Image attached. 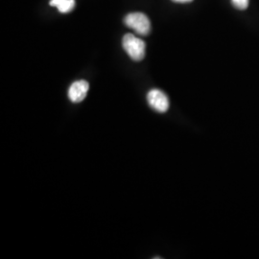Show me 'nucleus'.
<instances>
[{
    "label": "nucleus",
    "mask_w": 259,
    "mask_h": 259,
    "mask_svg": "<svg viewBox=\"0 0 259 259\" xmlns=\"http://www.w3.org/2000/svg\"><path fill=\"white\" fill-rule=\"evenodd\" d=\"M122 46L133 61L140 62L145 57V42L133 34H126L122 39Z\"/></svg>",
    "instance_id": "f257e3e1"
},
{
    "label": "nucleus",
    "mask_w": 259,
    "mask_h": 259,
    "mask_svg": "<svg viewBox=\"0 0 259 259\" xmlns=\"http://www.w3.org/2000/svg\"><path fill=\"white\" fill-rule=\"evenodd\" d=\"M125 25L135 30L139 35L147 36L151 31V22L148 17L142 13H132L124 19Z\"/></svg>",
    "instance_id": "f03ea898"
},
{
    "label": "nucleus",
    "mask_w": 259,
    "mask_h": 259,
    "mask_svg": "<svg viewBox=\"0 0 259 259\" xmlns=\"http://www.w3.org/2000/svg\"><path fill=\"white\" fill-rule=\"evenodd\" d=\"M149 106L157 112H166L169 109V99L166 94L159 90H152L147 95Z\"/></svg>",
    "instance_id": "7ed1b4c3"
},
{
    "label": "nucleus",
    "mask_w": 259,
    "mask_h": 259,
    "mask_svg": "<svg viewBox=\"0 0 259 259\" xmlns=\"http://www.w3.org/2000/svg\"><path fill=\"white\" fill-rule=\"evenodd\" d=\"M90 90V84L84 81L80 80L72 83L68 90V98L73 103H80L87 97Z\"/></svg>",
    "instance_id": "20e7f679"
},
{
    "label": "nucleus",
    "mask_w": 259,
    "mask_h": 259,
    "mask_svg": "<svg viewBox=\"0 0 259 259\" xmlns=\"http://www.w3.org/2000/svg\"><path fill=\"white\" fill-rule=\"evenodd\" d=\"M49 4L56 7L60 13L66 14L74 9L75 0H50Z\"/></svg>",
    "instance_id": "39448f33"
},
{
    "label": "nucleus",
    "mask_w": 259,
    "mask_h": 259,
    "mask_svg": "<svg viewBox=\"0 0 259 259\" xmlns=\"http://www.w3.org/2000/svg\"><path fill=\"white\" fill-rule=\"evenodd\" d=\"M232 5L238 10H246L249 6V0H232Z\"/></svg>",
    "instance_id": "423d86ee"
},
{
    "label": "nucleus",
    "mask_w": 259,
    "mask_h": 259,
    "mask_svg": "<svg viewBox=\"0 0 259 259\" xmlns=\"http://www.w3.org/2000/svg\"><path fill=\"white\" fill-rule=\"evenodd\" d=\"M172 1L177 3H189V2H192L193 0H172Z\"/></svg>",
    "instance_id": "0eeeda50"
}]
</instances>
